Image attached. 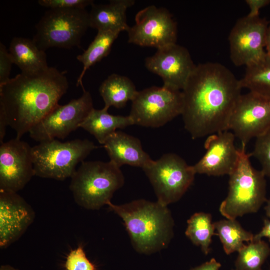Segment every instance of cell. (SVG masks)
Returning a JSON list of instances; mask_svg holds the SVG:
<instances>
[{
	"mask_svg": "<svg viewBox=\"0 0 270 270\" xmlns=\"http://www.w3.org/2000/svg\"><path fill=\"white\" fill-rule=\"evenodd\" d=\"M93 108L91 94L84 89L79 98L56 106L29 131L30 136L40 142L56 138L64 139L80 128Z\"/></svg>",
	"mask_w": 270,
	"mask_h": 270,
	"instance_id": "cell-10",
	"label": "cell"
},
{
	"mask_svg": "<svg viewBox=\"0 0 270 270\" xmlns=\"http://www.w3.org/2000/svg\"><path fill=\"white\" fill-rule=\"evenodd\" d=\"M135 22L127 32L129 43L157 49L176 44V23L166 8L148 6L136 14Z\"/></svg>",
	"mask_w": 270,
	"mask_h": 270,
	"instance_id": "cell-13",
	"label": "cell"
},
{
	"mask_svg": "<svg viewBox=\"0 0 270 270\" xmlns=\"http://www.w3.org/2000/svg\"><path fill=\"white\" fill-rule=\"evenodd\" d=\"M210 214L204 212L194 214L188 220L185 234L195 245L200 246L202 252L207 254L210 250L212 237L216 234L214 224Z\"/></svg>",
	"mask_w": 270,
	"mask_h": 270,
	"instance_id": "cell-25",
	"label": "cell"
},
{
	"mask_svg": "<svg viewBox=\"0 0 270 270\" xmlns=\"http://www.w3.org/2000/svg\"><path fill=\"white\" fill-rule=\"evenodd\" d=\"M0 270H18L14 267L8 265V264H5V265H2L0 268Z\"/></svg>",
	"mask_w": 270,
	"mask_h": 270,
	"instance_id": "cell-37",
	"label": "cell"
},
{
	"mask_svg": "<svg viewBox=\"0 0 270 270\" xmlns=\"http://www.w3.org/2000/svg\"><path fill=\"white\" fill-rule=\"evenodd\" d=\"M214 224L216 235L227 254L238 252L245 246L244 242H250L253 240L254 235L244 229L236 220L226 218Z\"/></svg>",
	"mask_w": 270,
	"mask_h": 270,
	"instance_id": "cell-24",
	"label": "cell"
},
{
	"mask_svg": "<svg viewBox=\"0 0 270 270\" xmlns=\"http://www.w3.org/2000/svg\"><path fill=\"white\" fill-rule=\"evenodd\" d=\"M152 186L157 202L168 206L178 200L192 185L196 173L179 156L166 154L143 168Z\"/></svg>",
	"mask_w": 270,
	"mask_h": 270,
	"instance_id": "cell-8",
	"label": "cell"
},
{
	"mask_svg": "<svg viewBox=\"0 0 270 270\" xmlns=\"http://www.w3.org/2000/svg\"><path fill=\"white\" fill-rule=\"evenodd\" d=\"M34 212L17 192L0 190V246L17 240L32 224Z\"/></svg>",
	"mask_w": 270,
	"mask_h": 270,
	"instance_id": "cell-17",
	"label": "cell"
},
{
	"mask_svg": "<svg viewBox=\"0 0 270 270\" xmlns=\"http://www.w3.org/2000/svg\"></svg>",
	"mask_w": 270,
	"mask_h": 270,
	"instance_id": "cell-39",
	"label": "cell"
},
{
	"mask_svg": "<svg viewBox=\"0 0 270 270\" xmlns=\"http://www.w3.org/2000/svg\"><path fill=\"white\" fill-rule=\"evenodd\" d=\"M235 138L234 134L230 130L208 136L204 145L205 154L192 166L195 172L213 176H229L238 159V148L234 144Z\"/></svg>",
	"mask_w": 270,
	"mask_h": 270,
	"instance_id": "cell-16",
	"label": "cell"
},
{
	"mask_svg": "<svg viewBox=\"0 0 270 270\" xmlns=\"http://www.w3.org/2000/svg\"><path fill=\"white\" fill-rule=\"evenodd\" d=\"M266 214L268 217L270 218V199L267 200L266 205L265 206Z\"/></svg>",
	"mask_w": 270,
	"mask_h": 270,
	"instance_id": "cell-36",
	"label": "cell"
},
{
	"mask_svg": "<svg viewBox=\"0 0 270 270\" xmlns=\"http://www.w3.org/2000/svg\"><path fill=\"white\" fill-rule=\"evenodd\" d=\"M98 91L104 102V108L108 109L110 106L124 107L138 92L128 78L116 74L110 75L102 83Z\"/></svg>",
	"mask_w": 270,
	"mask_h": 270,
	"instance_id": "cell-22",
	"label": "cell"
},
{
	"mask_svg": "<svg viewBox=\"0 0 270 270\" xmlns=\"http://www.w3.org/2000/svg\"><path fill=\"white\" fill-rule=\"evenodd\" d=\"M242 89L240 80L224 66L214 62L196 65L182 90L181 115L192 138L228 130Z\"/></svg>",
	"mask_w": 270,
	"mask_h": 270,
	"instance_id": "cell-1",
	"label": "cell"
},
{
	"mask_svg": "<svg viewBox=\"0 0 270 270\" xmlns=\"http://www.w3.org/2000/svg\"><path fill=\"white\" fill-rule=\"evenodd\" d=\"M8 50L13 64L22 73L36 74L49 68L45 51L39 48L32 39L14 37Z\"/></svg>",
	"mask_w": 270,
	"mask_h": 270,
	"instance_id": "cell-20",
	"label": "cell"
},
{
	"mask_svg": "<svg viewBox=\"0 0 270 270\" xmlns=\"http://www.w3.org/2000/svg\"><path fill=\"white\" fill-rule=\"evenodd\" d=\"M120 33L113 31H98L88 48L76 56V59L83 65L82 72L77 80V86L81 85L84 88L82 80L86 72L90 66L108 54L113 43Z\"/></svg>",
	"mask_w": 270,
	"mask_h": 270,
	"instance_id": "cell-23",
	"label": "cell"
},
{
	"mask_svg": "<svg viewBox=\"0 0 270 270\" xmlns=\"http://www.w3.org/2000/svg\"><path fill=\"white\" fill-rule=\"evenodd\" d=\"M134 0H112L107 4L91 6L89 12V26L98 31L128 32L126 12L132 6Z\"/></svg>",
	"mask_w": 270,
	"mask_h": 270,
	"instance_id": "cell-19",
	"label": "cell"
},
{
	"mask_svg": "<svg viewBox=\"0 0 270 270\" xmlns=\"http://www.w3.org/2000/svg\"><path fill=\"white\" fill-rule=\"evenodd\" d=\"M145 66L162 78L164 86L182 90L196 65L186 48L173 44L158 48L146 58Z\"/></svg>",
	"mask_w": 270,
	"mask_h": 270,
	"instance_id": "cell-15",
	"label": "cell"
},
{
	"mask_svg": "<svg viewBox=\"0 0 270 270\" xmlns=\"http://www.w3.org/2000/svg\"><path fill=\"white\" fill-rule=\"evenodd\" d=\"M66 270H96L94 264L87 258L82 246L71 250L64 264Z\"/></svg>",
	"mask_w": 270,
	"mask_h": 270,
	"instance_id": "cell-29",
	"label": "cell"
},
{
	"mask_svg": "<svg viewBox=\"0 0 270 270\" xmlns=\"http://www.w3.org/2000/svg\"><path fill=\"white\" fill-rule=\"evenodd\" d=\"M246 2L248 6L250 12L247 15L250 17L259 16L260 8L270 3V0H246Z\"/></svg>",
	"mask_w": 270,
	"mask_h": 270,
	"instance_id": "cell-32",
	"label": "cell"
},
{
	"mask_svg": "<svg viewBox=\"0 0 270 270\" xmlns=\"http://www.w3.org/2000/svg\"><path fill=\"white\" fill-rule=\"evenodd\" d=\"M0 144V190L17 192L35 176L32 147L16 138Z\"/></svg>",
	"mask_w": 270,
	"mask_h": 270,
	"instance_id": "cell-14",
	"label": "cell"
},
{
	"mask_svg": "<svg viewBox=\"0 0 270 270\" xmlns=\"http://www.w3.org/2000/svg\"><path fill=\"white\" fill-rule=\"evenodd\" d=\"M98 146L88 140L40 142L32 148L35 176L62 180L71 178L77 164Z\"/></svg>",
	"mask_w": 270,
	"mask_h": 270,
	"instance_id": "cell-6",
	"label": "cell"
},
{
	"mask_svg": "<svg viewBox=\"0 0 270 270\" xmlns=\"http://www.w3.org/2000/svg\"></svg>",
	"mask_w": 270,
	"mask_h": 270,
	"instance_id": "cell-38",
	"label": "cell"
},
{
	"mask_svg": "<svg viewBox=\"0 0 270 270\" xmlns=\"http://www.w3.org/2000/svg\"><path fill=\"white\" fill-rule=\"evenodd\" d=\"M106 205L123 220L138 252L153 254L169 244L173 236L174 222L167 206L142 199L121 205L110 201Z\"/></svg>",
	"mask_w": 270,
	"mask_h": 270,
	"instance_id": "cell-3",
	"label": "cell"
},
{
	"mask_svg": "<svg viewBox=\"0 0 270 270\" xmlns=\"http://www.w3.org/2000/svg\"><path fill=\"white\" fill-rule=\"evenodd\" d=\"M267 238L270 240V220L264 219V226L261 230L254 236L252 241H256L262 240V238Z\"/></svg>",
	"mask_w": 270,
	"mask_h": 270,
	"instance_id": "cell-33",
	"label": "cell"
},
{
	"mask_svg": "<svg viewBox=\"0 0 270 270\" xmlns=\"http://www.w3.org/2000/svg\"><path fill=\"white\" fill-rule=\"evenodd\" d=\"M268 22L259 16L239 18L228 36L230 58L236 66L256 64L266 56V36Z\"/></svg>",
	"mask_w": 270,
	"mask_h": 270,
	"instance_id": "cell-11",
	"label": "cell"
},
{
	"mask_svg": "<svg viewBox=\"0 0 270 270\" xmlns=\"http://www.w3.org/2000/svg\"><path fill=\"white\" fill-rule=\"evenodd\" d=\"M266 52L270 58V24L268 27L266 36Z\"/></svg>",
	"mask_w": 270,
	"mask_h": 270,
	"instance_id": "cell-35",
	"label": "cell"
},
{
	"mask_svg": "<svg viewBox=\"0 0 270 270\" xmlns=\"http://www.w3.org/2000/svg\"><path fill=\"white\" fill-rule=\"evenodd\" d=\"M220 266V264L213 258L209 261L190 270H218Z\"/></svg>",
	"mask_w": 270,
	"mask_h": 270,
	"instance_id": "cell-34",
	"label": "cell"
},
{
	"mask_svg": "<svg viewBox=\"0 0 270 270\" xmlns=\"http://www.w3.org/2000/svg\"><path fill=\"white\" fill-rule=\"evenodd\" d=\"M68 88L64 72L54 67L21 72L0 86V113L20 139L58 104Z\"/></svg>",
	"mask_w": 270,
	"mask_h": 270,
	"instance_id": "cell-2",
	"label": "cell"
},
{
	"mask_svg": "<svg viewBox=\"0 0 270 270\" xmlns=\"http://www.w3.org/2000/svg\"><path fill=\"white\" fill-rule=\"evenodd\" d=\"M88 27L89 13L86 8H50L36 25L32 40L44 51L52 47L79 46Z\"/></svg>",
	"mask_w": 270,
	"mask_h": 270,
	"instance_id": "cell-7",
	"label": "cell"
},
{
	"mask_svg": "<svg viewBox=\"0 0 270 270\" xmlns=\"http://www.w3.org/2000/svg\"><path fill=\"white\" fill-rule=\"evenodd\" d=\"M129 116L134 124L158 128L178 115L183 108L182 90L162 86L138 91L132 101Z\"/></svg>",
	"mask_w": 270,
	"mask_h": 270,
	"instance_id": "cell-9",
	"label": "cell"
},
{
	"mask_svg": "<svg viewBox=\"0 0 270 270\" xmlns=\"http://www.w3.org/2000/svg\"><path fill=\"white\" fill-rule=\"evenodd\" d=\"M12 64L8 50L2 42H0V86L10 79L9 76Z\"/></svg>",
	"mask_w": 270,
	"mask_h": 270,
	"instance_id": "cell-31",
	"label": "cell"
},
{
	"mask_svg": "<svg viewBox=\"0 0 270 270\" xmlns=\"http://www.w3.org/2000/svg\"><path fill=\"white\" fill-rule=\"evenodd\" d=\"M38 2L50 9L86 8L94 3L92 0H39Z\"/></svg>",
	"mask_w": 270,
	"mask_h": 270,
	"instance_id": "cell-30",
	"label": "cell"
},
{
	"mask_svg": "<svg viewBox=\"0 0 270 270\" xmlns=\"http://www.w3.org/2000/svg\"><path fill=\"white\" fill-rule=\"evenodd\" d=\"M270 128V98L250 91L242 94L232 110L228 130L246 145Z\"/></svg>",
	"mask_w": 270,
	"mask_h": 270,
	"instance_id": "cell-12",
	"label": "cell"
},
{
	"mask_svg": "<svg viewBox=\"0 0 270 270\" xmlns=\"http://www.w3.org/2000/svg\"><path fill=\"white\" fill-rule=\"evenodd\" d=\"M111 162L118 168L124 164L143 168L152 160L142 149L139 139L116 131L104 144Z\"/></svg>",
	"mask_w": 270,
	"mask_h": 270,
	"instance_id": "cell-18",
	"label": "cell"
},
{
	"mask_svg": "<svg viewBox=\"0 0 270 270\" xmlns=\"http://www.w3.org/2000/svg\"><path fill=\"white\" fill-rule=\"evenodd\" d=\"M246 145L238 148L236 166L229 174L228 192L220 206V214L227 219L256 212L266 198L265 175L252 165L250 154L246 150Z\"/></svg>",
	"mask_w": 270,
	"mask_h": 270,
	"instance_id": "cell-4",
	"label": "cell"
},
{
	"mask_svg": "<svg viewBox=\"0 0 270 270\" xmlns=\"http://www.w3.org/2000/svg\"><path fill=\"white\" fill-rule=\"evenodd\" d=\"M242 88L270 98V58L246 66L244 76L240 80Z\"/></svg>",
	"mask_w": 270,
	"mask_h": 270,
	"instance_id": "cell-26",
	"label": "cell"
},
{
	"mask_svg": "<svg viewBox=\"0 0 270 270\" xmlns=\"http://www.w3.org/2000/svg\"><path fill=\"white\" fill-rule=\"evenodd\" d=\"M108 110L105 108L101 110L93 108L80 126V128L93 135L102 144L117 129L134 124L129 116L112 115Z\"/></svg>",
	"mask_w": 270,
	"mask_h": 270,
	"instance_id": "cell-21",
	"label": "cell"
},
{
	"mask_svg": "<svg viewBox=\"0 0 270 270\" xmlns=\"http://www.w3.org/2000/svg\"><path fill=\"white\" fill-rule=\"evenodd\" d=\"M70 178V188L76 203L92 210L107 204L124 184L120 168L110 161H84Z\"/></svg>",
	"mask_w": 270,
	"mask_h": 270,
	"instance_id": "cell-5",
	"label": "cell"
},
{
	"mask_svg": "<svg viewBox=\"0 0 270 270\" xmlns=\"http://www.w3.org/2000/svg\"><path fill=\"white\" fill-rule=\"evenodd\" d=\"M235 270H262V266L270 254V247L260 240L252 241L238 252Z\"/></svg>",
	"mask_w": 270,
	"mask_h": 270,
	"instance_id": "cell-27",
	"label": "cell"
},
{
	"mask_svg": "<svg viewBox=\"0 0 270 270\" xmlns=\"http://www.w3.org/2000/svg\"><path fill=\"white\" fill-rule=\"evenodd\" d=\"M251 156L255 157L262 166V171L270 178V128L256 138Z\"/></svg>",
	"mask_w": 270,
	"mask_h": 270,
	"instance_id": "cell-28",
	"label": "cell"
}]
</instances>
